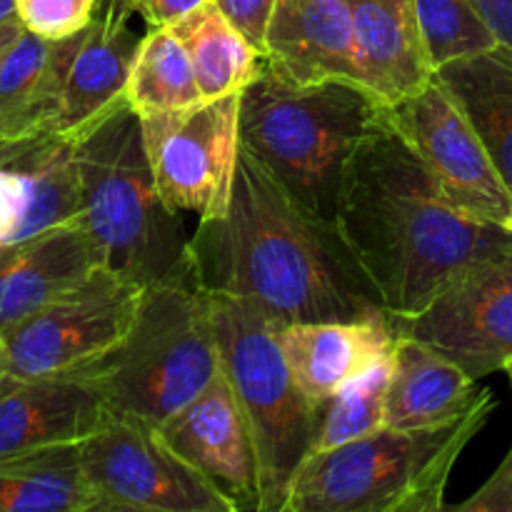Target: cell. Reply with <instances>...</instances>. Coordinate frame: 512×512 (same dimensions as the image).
<instances>
[{"label": "cell", "mask_w": 512, "mask_h": 512, "mask_svg": "<svg viewBox=\"0 0 512 512\" xmlns=\"http://www.w3.org/2000/svg\"><path fill=\"white\" fill-rule=\"evenodd\" d=\"M190 260L205 293L255 300L283 325L390 323L338 223L298 203L245 148L228 210L200 220Z\"/></svg>", "instance_id": "1"}, {"label": "cell", "mask_w": 512, "mask_h": 512, "mask_svg": "<svg viewBox=\"0 0 512 512\" xmlns=\"http://www.w3.org/2000/svg\"><path fill=\"white\" fill-rule=\"evenodd\" d=\"M338 228L390 318H413L465 268L512 250L510 230L455 205L388 120L350 165Z\"/></svg>", "instance_id": "2"}, {"label": "cell", "mask_w": 512, "mask_h": 512, "mask_svg": "<svg viewBox=\"0 0 512 512\" xmlns=\"http://www.w3.org/2000/svg\"><path fill=\"white\" fill-rule=\"evenodd\" d=\"M388 120L363 83H300L263 55L240 93V143L298 203L338 223L348 170L360 145Z\"/></svg>", "instance_id": "3"}, {"label": "cell", "mask_w": 512, "mask_h": 512, "mask_svg": "<svg viewBox=\"0 0 512 512\" xmlns=\"http://www.w3.org/2000/svg\"><path fill=\"white\" fill-rule=\"evenodd\" d=\"M80 218L105 268L140 288L195 283L183 213L160 195L128 98L73 138Z\"/></svg>", "instance_id": "4"}, {"label": "cell", "mask_w": 512, "mask_h": 512, "mask_svg": "<svg viewBox=\"0 0 512 512\" xmlns=\"http://www.w3.org/2000/svg\"><path fill=\"white\" fill-rule=\"evenodd\" d=\"M495 410L490 390L435 428H380L310 455L290 485L285 512H438L455 463Z\"/></svg>", "instance_id": "5"}, {"label": "cell", "mask_w": 512, "mask_h": 512, "mask_svg": "<svg viewBox=\"0 0 512 512\" xmlns=\"http://www.w3.org/2000/svg\"><path fill=\"white\" fill-rule=\"evenodd\" d=\"M220 373L210 295L198 283L145 288L128 333L80 378L110 413L160 428Z\"/></svg>", "instance_id": "6"}, {"label": "cell", "mask_w": 512, "mask_h": 512, "mask_svg": "<svg viewBox=\"0 0 512 512\" xmlns=\"http://www.w3.org/2000/svg\"><path fill=\"white\" fill-rule=\"evenodd\" d=\"M208 295L220 370L243 405L258 450L260 512H285L290 485L313 455L320 405L290 370L280 320L250 298Z\"/></svg>", "instance_id": "7"}, {"label": "cell", "mask_w": 512, "mask_h": 512, "mask_svg": "<svg viewBox=\"0 0 512 512\" xmlns=\"http://www.w3.org/2000/svg\"><path fill=\"white\" fill-rule=\"evenodd\" d=\"M145 288L100 268L0 335L10 378L25 380L75 375L123 340L138 315Z\"/></svg>", "instance_id": "8"}, {"label": "cell", "mask_w": 512, "mask_h": 512, "mask_svg": "<svg viewBox=\"0 0 512 512\" xmlns=\"http://www.w3.org/2000/svg\"><path fill=\"white\" fill-rule=\"evenodd\" d=\"M80 460L98 512H238L143 420L113 415L103 430L80 443Z\"/></svg>", "instance_id": "9"}, {"label": "cell", "mask_w": 512, "mask_h": 512, "mask_svg": "<svg viewBox=\"0 0 512 512\" xmlns=\"http://www.w3.org/2000/svg\"><path fill=\"white\" fill-rule=\"evenodd\" d=\"M150 168L165 203L213 220L228 210L240 158V93L183 110L140 115Z\"/></svg>", "instance_id": "10"}, {"label": "cell", "mask_w": 512, "mask_h": 512, "mask_svg": "<svg viewBox=\"0 0 512 512\" xmlns=\"http://www.w3.org/2000/svg\"><path fill=\"white\" fill-rule=\"evenodd\" d=\"M388 123L433 173L455 205L483 220L503 223L512 193L478 130L438 78L388 105Z\"/></svg>", "instance_id": "11"}, {"label": "cell", "mask_w": 512, "mask_h": 512, "mask_svg": "<svg viewBox=\"0 0 512 512\" xmlns=\"http://www.w3.org/2000/svg\"><path fill=\"white\" fill-rule=\"evenodd\" d=\"M395 335L433 345L475 380L512 358V250L455 275L413 318H390Z\"/></svg>", "instance_id": "12"}, {"label": "cell", "mask_w": 512, "mask_h": 512, "mask_svg": "<svg viewBox=\"0 0 512 512\" xmlns=\"http://www.w3.org/2000/svg\"><path fill=\"white\" fill-rule=\"evenodd\" d=\"M158 430L170 448L203 473L235 510L260 512V463L253 430L223 370Z\"/></svg>", "instance_id": "13"}, {"label": "cell", "mask_w": 512, "mask_h": 512, "mask_svg": "<svg viewBox=\"0 0 512 512\" xmlns=\"http://www.w3.org/2000/svg\"><path fill=\"white\" fill-rule=\"evenodd\" d=\"M80 218L73 140H23L0 153V248L25 243Z\"/></svg>", "instance_id": "14"}, {"label": "cell", "mask_w": 512, "mask_h": 512, "mask_svg": "<svg viewBox=\"0 0 512 512\" xmlns=\"http://www.w3.org/2000/svg\"><path fill=\"white\" fill-rule=\"evenodd\" d=\"M110 418L103 395L80 375L15 383L0 398V460L83 443Z\"/></svg>", "instance_id": "15"}, {"label": "cell", "mask_w": 512, "mask_h": 512, "mask_svg": "<svg viewBox=\"0 0 512 512\" xmlns=\"http://www.w3.org/2000/svg\"><path fill=\"white\" fill-rule=\"evenodd\" d=\"M130 0H100L70 63L53 135L73 140L128 93L130 70L143 35L130 28Z\"/></svg>", "instance_id": "16"}, {"label": "cell", "mask_w": 512, "mask_h": 512, "mask_svg": "<svg viewBox=\"0 0 512 512\" xmlns=\"http://www.w3.org/2000/svg\"><path fill=\"white\" fill-rule=\"evenodd\" d=\"M105 268L83 218L0 248V335Z\"/></svg>", "instance_id": "17"}, {"label": "cell", "mask_w": 512, "mask_h": 512, "mask_svg": "<svg viewBox=\"0 0 512 512\" xmlns=\"http://www.w3.org/2000/svg\"><path fill=\"white\" fill-rule=\"evenodd\" d=\"M263 55L300 83H363L345 0H275Z\"/></svg>", "instance_id": "18"}, {"label": "cell", "mask_w": 512, "mask_h": 512, "mask_svg": "<svg viewBox=\"0 0 512 512\" xmlns=\"http://www.w3.org/2000/svg\"><path fill=\"white\" fill-rule=\"evenodd\" d=\"M363 83L393 105L435 78L415 0H345Z\"/></svg>", "instance_id": "19"}, {"label": "cell", "mask_w": 512, "mask_h": 512, "mask_svg": "<svg viewBox=\"0 0 512 512\" xmlns=\"http://www.w3.org/2000/svg\"><path fill=\"white\" fill-rule=\"evenodd\" d=\"M23 30L0 58V138L10 143L53 135L70 63L80 45Z\"/></svg>", "instance_id": "20"}, {"label": "cell", "mask_w": 512, "mask_h": 512, "mask_svg": "<svg viewBox=\"0 0 512 512\" xmlns=\"http://www.w3.org/2000/svg\"><path fill=\"white\" fill-rule=\"evenodd\" d=\"M280 345L300 390L323 405L340 388L393 353V323H285Z\"/></svg>", "instance_id": "21"}, {"label": "cell", "mask_w": 512, "mask_h": 512, "mask_svg": "<svg viewBox=\"0 0 512 512\" xmlns=\"http://www.w3.org/2000/svg\"><path fill=\"white\" fill-rule=\"evenodd\" d=\"M478 380L433 345L395 335L385 428H435L463 415L480 395Z\"/></svg>", "instance_id": "22"}, {"label": "cell", "mask_w": 512, "mask_h": 512, "mask_svg": "<svg viewBox=\"0 0 512 512\" xmlns=\"http://www.w3.org/2000/svg\"><path fill=\"white\" fill-rule=\"evenodd\" d=\"M435 78L463 108L512 193V55L493 48L435 68Z\"/></svg>", "instance_id": "23"}, {"label": "cell", "mask_w": 512, "mask_h": 512, "mask_svg": "<svg viewBox=\"0 0 512 512\" xmlns=\"http://www.w3.org/2000/svg\"><path fill=\"white\" fill-rule=\"evenodd\" d=\"M0 512H98L80 443L0 460Z\"/></svg>", "instance_id": "24"}, {"label": "cell", "mask_w": 512, "mask_h": 512, "mask_svg": "<svg viewBox=\"0 0 512 512\" xmlns=\"http://www.w3.org/2000/svg\"><path fill=\"white\" fill-rule=\"evenodd\" d=\"M170 28L193 63L203 100L243 93L258 75L263 53L230 23L213 0Z\"/></svg>", "instance_id": "25"}, {"label": "cell", "mask_w": 512, "mask_h": 512, "mask_svg": "<svg viewBox=\"0 0 512 512\" xmlns=\"http://www.w3.org/2000/svg\"><path fill=\"white\" fill-rule=\"evenodd\" d=\"M125 98L140 115L183 110L203 100L193 63L173 28H150L143 35Z\"/></svg>", "instance_id": "26"}, {"label": "cell", "mask_w": 512, "mask_h": 512, "mask_svg": "<svg viewBox=\"0 0 512 512\" xmlns=\"http://www.w3.org/2000/svg\"><path fill=\"white\" fill-rule=\"evenodd\" d=\"M393 355V353H390ZM390 355L365 370L330 400L320 405V425L315 453L340 448L385 428V400L390 383Z\"/></svg>", "instance_id": "27"}, {"label": "cell", "mask_w": 512, "mask_h": 512, "mask_svg": "<svg viewBox=\"0 0 512 512\" xmlns=\"http://www.w3.org/2000/svg\"><path fill=\"white\" fill-rule=\"evenodd\" d=\"M433 65L498 48L470 0H415Z\"/></svg>", "instance_id": "28"}, {"label": "cell", "mask_w": 512, "mask_h": 512, "mask_svg": "<svg viewBox=\"0 0 512 512\" xmlns=\"http://www.w3.org/2000/svg\"><path fill=\"white\" fill-rule=\"evenodd\" d=\"M100 0H15L25 30L48 40L73 38L93 23Z\"/></svg>", "instance_id": "29"}, {"label": "cell", "mask_w": 512, "mask_h": 512, "mask_svg": "<svg viewBox=\"0 0 512 512\" xmlns=\"http://www.w3.org/2000/svg\"><path fill=\"white\" fill-rule=\"evenodd\" d=\"M230 18V23L263 53L265 30H268L270 13L275 0H213Z\"/></svg>", "instance_id": "30"}, {"label": "cell", "mask_w": 512, "mask_h": 512, "mask_svg": "<svg viewBox=\"0 0 512 512\" xmlns=\"http://www.w3.org/2000/svg\"><path fill=\"white\" fill-rule=\"evenodd\" d=\"M455 510H473V512H512V445L510 453L495 470L493 478L483 485L468 500L455 505Z\"/></svg>", "instance_id": "31"}, {"label": "cell", "mask_w": 512, "mask_h": 512, "mask_svg": "<svg viewBox=\"0 0 512 512\" xmlns=\"http://www.w3.org/2000/svg\"><path fill=\"white\" fill-rule=\"evenodd\" d=\"M130 3L135 13L148 23V28H170L208 0H130Z\"/></svg>", "instance_id": "32"}, {"label": "cell", "mask_w": 512, "mask_h": 512, "mask_svg": "<svg viewBox=\"0 0 512 512\" xmlns=\"http://www.w3.org/2000/svg\"><path fill=\"white\" fill-rule=\"evenodd\" d=\"M470 3L498 40V48L512 55V0H470Z\"/></svg>", "instance_id": "33"}, {"label": "cell", "mask_w": 512, "mask_h": 512, "mask_svg": "<svg viewBox=\"0 0 512 512\" xmlns=\"http://www.w3.org/2000/svg\"><path fill=\"white\" fill-rule=\"evenodd\" d=\"M23 23L18 20V15L10 20H5V23H0V58L5 55V50L10 48V45L15 43V38H18L20 33H23Z\"/></svg>", "instance_id": "34"}, {"label": "cell", "mask_w": 512, "mask_h": 512, "mask_svg": "<svg viewBox=\"0 0 512 512\" xmlns=\"http://www.w3.org/2000/svg\"><path fill=\"white\" fill-rule=\"evenodd\" d=\"M18 383V380H13L10 378V373H8V368H5V358H3V348H0V398H3L5 393H8L10 388H13V385Z\"/></svg>", "instance_id": "35"}, {"label": "cell", "mask_w": 512, "mask_h": 512, "mask_svg": "<svg viewBox=\"0 0 512 512\" xmlns=\"http://www.w3.org/2000/svg\"><path fill=\"white\" fill-rule=\"evenodd\" d=\"M15 18V0H0V23Z\"/></svg>", "instance_id": "36"}, {"label": "cell", "mask_w": 512, "mask_h": 512, "mask_svg": "<svg viewBox=\"0 0 512 512\" xmlns=\"http://www.w3.org/2000/svg\"><path fill=\"white\" fill-rule=\"evenodd\" d=\"M10 145H15V143H10V140L0 138V153H5V150H8V148H10Z\"/></svg>", "instance_id": "37"}, {"label": "cell", "mask_w": 512, "mask_h": 512, "mask_svg": "<svg viewBox=\"0 0 512 512\" xmlns=\"http://www.w3.org/2000/svg\"><path fill=\"white\" fill-rule=\"evenodd\" d=\"M503 373H508V378H510V385H512V358L508 360V363H505V368H503Z\"/></svg>", "instance_id": "38"}, {"label": "cell", "mask_w": 512, "mask_h": 512, "mask_svg": "<svg viewBox=\"0 0 512 512\" xmlns=\"http://www.w3.org/2000/svg\"><path fill=\"white\" fill-rule=\"evenodd\" d=\"M505 228H508L510 233H512V208H510V215H508V220H505Z\"/></svg>", "instance_id": "39"}]
</instances>
